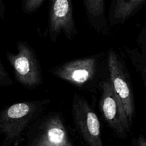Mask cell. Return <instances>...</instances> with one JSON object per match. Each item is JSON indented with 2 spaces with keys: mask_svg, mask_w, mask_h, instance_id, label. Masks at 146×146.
Segmentation results:
<instances>
[{
  "mask_svg": "<svg viewBox=\"0 0 146 146\" xmlns=\"http://www.w3.org/2000/svg\"><path fill=\"white\" fill-rule=\"evenodd\" d=\"M83 6L88 24L98 34L109 35L110 27L106 14L104 0H84Z\"/></svg>",
  "mask_w": 146,
  "mask_h": 146,
  "instance_id": "10",
  "label": "cell"
},
{
  "mask_svg": "<svg viewBox=\"0 0 146 146\" xmlns=\"http://www.w3.org/2000/svg\"><path fill=\"white\" fill-rule=\"evenodd\" d=\"M71 115L76 132L86 146H104L99 118L88 101L78 94L73 96Z\"/></svg>",
  "mask_w": 146,
  "mask_h": 146,
  "instance_id": "7",
  "label": "cell"
},
{
  "mask_svg": "<svg viewBox=\"0 0 146 146\" xmlns=\"http://www.w3.org/2000/svg\"><path fill=\"white\" fill-rule=\"evenodd\" d=\"M25 137L27 146H75L59 112L41 115L29 127Z\"/></svg>",
  "mask_w": 146,
  "mask_h": 146,
  "instance_id": "3",
  "label": "cell"
},
{
  "mask_svg": "<svg viewBox=\"0 0 146 146\" xmlns=\"http://www.w3.org/2000/svg\"><path fill=\"white\" fill-rule=\"evenodd\" d=\"M138 50L146 54V25L142 27L136 40Z\"/></svg>",
  "mask_w": 146,
  "mask_h": 146,
  "instance_id": "13",
  "label": "cell"
},
{
  "mask_svg": "<svg viewBox=\"0 0 146 146\" xmlns=\"http://www.w3.org/2000/svg\"><path fill=\"white\" fill-rule=\"evenodd\" d=\"M74 4L71 0H51L48 7V36L56 42L60 34L73 40L78 34L74 17Z\"/></svg>",
  "mask_w": 146,
  "mask_h": 146,
  "instance_id": "8",
  "label": "cell"
},
{
  "mask_svg": "<svg viewBox=\"0 0 146 146\" xmlns=\"http://www.w3.org/2000/svg\"><path fill=\"white\" fill-rule=\"evenodd\" d=\"M17 53L8 52L7 58L16 80L27 89H34L44 82L41 65L34 48L25 41L17 44Z\"/></svg>",
  "mask_w": 146,
  "mask_h": 146,
  "instance_id": "5",
  "label": "cell"
},
{
  "mask_svg": "<svg viewBox=\"0 0 146 146\" xmlns=\"http://www.w3.org/2000/svg\"><path fill=\"white\" fill-rule=\"evenodd\" d=\"M98 92V107L103 118L117 138L124 139L131 132L132 125L121 100L113 89L109 78L101 82Z\"/></svg>",
  "mask_w": 146,
  "mask_h": 146,
  "instance_id": "6",
  "label": "cell"
},
{
  "mask_svg": "<svg viewBox=\"0 0 146 146\" xmlns=\"http://www.w3.org/2000/svg\"><path fill=\"white\" fill-rule=\"evenodd\" d=\"M49 99L18 102L0 111V134L3 146L17 145L25 138L29 127L40 118L49 104Z\"/></svg>",
  "mask_w": 146,
  "mask_h": 146,
  "instance_id": "2",
  "label": "cell"
},
{
  "mask_svg": "<svg viewBox=\"0 0 146 146\" xmlns=\"http://www.w3.org/2000/svg\"><path fill=\"white\" fill-rule=\"evenodd\" d=\"M44 2L45 0H24L21 4V8L26 14H33L36 12Z\"/></svg>",
  "mask_w": 146,
  "mask_h": 146,
  "instance_id": "12",
  "label": "cell"
},
{
  "mask_svg": "<svg viewBox=\"0 0 146 146\" xmlns=\"http://www.w3.org/2000/svg\"><path fill=\"white\" fill-rule=\"evenodd\" d=\"M125 53L133 66L141 76L144 88L146 90V54L141 52L137 48H126Z\"/></svg>",
  "mask_w": 146,
  "mask_h": 146,
  "instance_id": "11",
  "label": "cell"
},
{
  "mask_svg": "<svg viewBox=\"0 0 146 146\" xmlns=\"http://www.w3.org/2000/svg\"><path fill=\"white\" fill-rule=\"evenodd\" d=\"M131 146H146V138L145 135L140 133L138 136L133 138Z\"/></svg>",
  "mask_w": 146,
  "mask_h": 146,
  "instance_id": "15",
  "label": "cell"
},
{
  "mask_svg": "<svg viewBox=\"0 0 146 146\" xmlns=\"http://www.w3.org/2000/svg\"><path fill=\"white\" fill-rule=\"evenodd\" d=\"M13 84V81L9 76L2 63L0 61V86H10Z\"/></svg>",
  "mask_w": 146,
  "mask_h": 146,
  "instance_id": "14",
  "label": "cell"
},
{
  "mask_svg": "<svg viewBox=\"0 0 146 146\" xmlns=\"http://www.w3.org/2000/svg\"><path fill=\"white\" fill-rule=\"evenodd\" d=\"M106 61L113 89L121 100L128 121L133 125L135 115V102L129 72L123 58L113 48L106 52Z\"/></svg>",
  "mask_w": 146,
  "mask_h": 146,
  "instance_id": "4",
  "label": "cell"
},
{
  "mask_svg": "<svg viewBox=\"0 0 146 146\" xmlns=\"http://www.w3.org/2000/svg\"><path fill=\"white\" fill-rule=\"evenodd\" d=\"M146 4V0H112L108 9L109 27L123 24Z\"/></svg>",
  "mask_w": 146,
  "mask_h": 146,
  "instance_id": "9",
  "label": "cell"
},
{
  "mask_svg": "<svg viewBox=\"0 0 146 146\" xmlns=\"http://www.w3.org/2000/svg\"><path fill=\"white\" fill-rule=\"evenodd\" d=\"M49 72L79 89L97 92L101 82L109 78L106 53L66 61L51 68Z\"/></svg>",
  "mask_w": 146,
  "mask_h": 146,
  "instance_id": "1",
  "label": "cell"
}]
</instances>
